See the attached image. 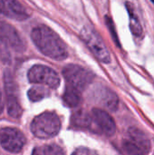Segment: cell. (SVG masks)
<instances>
[{"label": "cell", "mask_w": 154, "mask_h": 155, "mask_svg": "<svg viewBox=\"0 0 154 155\" xmlns=\"http://www.w3.org/2000/svg\"><path fill=\"white\" fill-rule=\"evenodd\" d=\"M31 38L39 51L52 59L64 60L68 56L64 42L46 25H42L34 27L31 33Z\"/></svg>", "instance_id": "obj_1"}, {"label": "cell", "mask_w": 154, "mask_h": 155, "mask_svg": "<svg viewBox=\"0 0 154 155\" xmlns=\"http://www.w3.org/2000/svg\"><path fill=\"white\" fill-rule=\"evenodd\" d=\"M31 132L40 139H49L58 134L61 130V121L53 112H44L37 115L31 124Z\"/></svg>", "instance_id": "obj_2"}, {"label": "cell", "mask_w": 154, "mask_h": 155, "mask_svg": "<svg viewBox=\"0 0 154 155\" xmlns=\"http://www.w3.org/2000/svg\"><path fill=\"white\" fill-rule=\"evenodd\" d=\"M63 75L66 87L80 93L87 87L93 79V74L85 68L77 64H68L63 69Z\"/></svg>", "instance_id": "obj_3"}, {"label": "cell", "mask_w": 154, "mask_h": 155, "mask_svg": "<svg viewBox=\"0 0 154 155\" xmlns=\"http://www.w3.org/2000/svg\"><path fill=\"white\" fill-rule=\"evenodd\" d=\"M123 145L128 155H148L151 150L149 139L142 131L136 128L129 129Z\"/></svg>", "instance_id": "obj_4"}, {"label": "cell", "mask_w": 154, "mask_h": 155, "mask_svg": "<svg viewBox=\"0 0 154 155\" xmlns=\"http://www.w3.org/2000/svg\"><path fill=\"white\" fill-rule=\"evenodd\" d=\"M81 36L92 53L103 63L111 62V54L101 36L90 26H84L81 31Z\"/></svg>", "instance_id": "obj_5"}, {"label": "cell", "mask_w": 154, "mask_h": 155, "mask_svg": "<svg viewBox=\"0 0 154 155\" xmlns=\"http://www.w3.org/2000/svg\"><path fill=\"white\" fill-rule=\"evenodd\" d=\"M89 130L93 133L112 136L116 131L114 120L104 110L93 109L90 113V126Z\"/></svg>", "instance_id": "obj_6"}, {"label": "cell", "mask_w": 154, "mask_h": 155, "mask_svg": "<svg viewBox=\"0 0 154 155\" xmlns=\"http://www.w3.org/2000/svg\"><path fill=\"white\" fill-rule=\"evenodd\" d=\"M27 77L30 83L44 84L50 88L55 89L60 84V77L57 73L45 65L36 64L28 71Z\"/></svg>", "instance_id": "obj_7"}, {"label": "cell", "mask_w": 154, "mask_h": 155, "mask_svg": "<svg viewBox=\"0 0 154 155\" xmlns=\"http://www.w3.org/2000/svg\"><path fill=\"white\" fill-rule=\"evenodd\" d=\"M0 144L7 152L17 153L25 144V137L16 128L5 127L0 129Z\"/></svg>", "instance_id": "obj_8"}, {"label": "cell", "mask_w": 154, "mask_h": 155, "mask_svg": "<svg viewBox=\"0 0 154 155\" xmlns=\"http://www.w3.org/2000/svg\"><path fill=\"white\" fill-rule=\"evenodd\" d=\"M5 86L6 93L7 113L10 116L14 118H18L22 114V107L17 98L15 84L8 72L5 74Z\"/></svg>", "instance_id": "obj_9"}, {"label": "cell", "mask_w": 154, "mask_h": 155, "mask_svg": "<svg viewBox=\"0 0 154 155\" xmlns=\"http://www.w3.org/2000/svg\"><path fill=\"white\" fill-rule=\"evenodd\" d=\"M0 36L4 42L15 52H23L25 49V45L20 37L17 31L6 23H0Z\"/></svg>", "instance_id": "obj_10"}, {"label": "cell", "mask_w": 154, "mask_h": 155, "mask_svg": "<svg viewBox=\"0 0 154 155\" xmlns=\"http://www.w3.org/2000/svg\"><path fill=\"white\" fill-rule=\"evenodd\" d=\"M0 13L10 19L17 21H23L29 17L26 9L17 1H0Z\"/></svg>", "instance_id": "obj_11"}, {"label": "cell", "mask_w": 154, "mask_h": 155, "mask_svg": "<svg viewBox=\"0 0 154 155\" xmlns=\"http://www.w3.org/2000/svg\"><path fill=\"white\" fill-rule=\"evenodd\" d=\"M97 94L99 96V103L102 104L104 107L113 111L118 107V97L111 90L107 88H102L100 92L97 93Z\"/></svg>", "instance_id": "obj_12"}, {"label": "cell", "mask_w": 154, "mask_h": 155, "mask_svg": "<svg viewBox=\"0 0 154 155\" xmlns=\"http://www.w3.org/2000/svg\"><path fill=\"white\" fill-rule=\"evenodd\" d=\"M127 8H128L129 14H130V27H131V30H132L133 34L135 36L140 37L143 35V27L141 25L139 17H138V15H137V14H136V12L134 10V6L132 4L127 3Z\"/></svg>", "instance_id": "obj_13"}, {"label": "cell", "mask_w": 154, "mask_h": 155, "mask_svg": "<svg viewBox=\"0 0 154 155\" xmlns=\"http://www.w3.org/2000/svg\"><path fill=\"white\" fill-rule=\"evenodd\" d=\"M63 99L65 104L69 107H76L81 103V93L76 90L66 87Z\"/></svg>", "instance_id": "obj_14"}, {"label": "cell", "mask_w": 154, "mask_h": 155, "mask_svg": "<svg viewBox=\"0 0 154 155\" xmlns=\"http://www.w3.org/2000/svg\"><path fill=\"white\" fill-rule=\"evenodd\" d=\"M32 155H64V152L56 144H49L34 148Z\"/></svg>", "instance_id": "obj_15"}, {"label": "cell", "mask_w": 154, "mask_h": 155, "mask_svg": "<svg viewBox=\"0 0 154 155\" xmlns=\"http://www.w3.org/2000/svg\"><path fill=\"white\" fill-rule=\"evenodd\" d=\"M72 124L79 128L89 129L90 126V113L78 112L72 117Z\"/></svg>", "instance_id": "obj_16"}, {"label": "cell", "mask_w": 154, "mask_h": 155, "mask_svg": "<svg viewBox=\"0 0 154 155\" xmlns=\"http://www.w3.org/2000/svg\"><path fill=\"white\" fill-rule=\"evenodd\" d=\"M49 94H50L49 90L44 86H34L31 89H29L27 93L28 98L32 102H38L44 99V97L48 96Z\"/></svg>", "instance_id": "obj_17"}, {"label": "cell", "mask_w": 154, "mask_h": 155, "mask_svg": "<svg viewBox=\"0 0 154 155\" xmlns=\"http://www.w3.org/2000/svg\"><path fill=\"white\" fill-rule=\"evenodd\" d=\"M0 60L5 64H9L11 62V54L8 49V45L4 42L0 36Z\"/></svg>", "instance_id": "obj_18"}, {"label": "cell", "mask_w": 154, "mask_h": 155, "mask_svg": "<svg viewBox=\"0 0 154 155\" xmlns=\"http://www.w3.org/2000/svg\"><path fill=\"white\" fill-rule=\"evenodd\" d=\"M72 155H98L97 153L93 150H91L89 148L85 147H81L76 149Z\"/></svg>", "instance_id": "obj_19"}, {"label": "cell", "mask_w": 154, "mask_h": 155, "mask_svg": "<svg viewBox=\"0 0 154 155\" xmlns=\"http://www.w3.org/2000/svg\"><path fill=\"white\" fill-rule=\"evenodd\" d=\"M3 109H4V102H3L2 94H1V93H0V114H1L2 112H3Z\"/></svg>", "instance_id": "obj_20"}, {"label": "cell", "mask_w": 154, "mask_h": 155, "mask_svg": "<svg viewBox=\"0 0 154 155\" xmlns=\"http://www.w3.org/2000/svg\"><path fill=\"white\" fill-rule=\"evenodd\" d=\"M152 3H153V4H154V1H152Z\"/></svg>", "instance_id": "obj_21"}]
</instances>
